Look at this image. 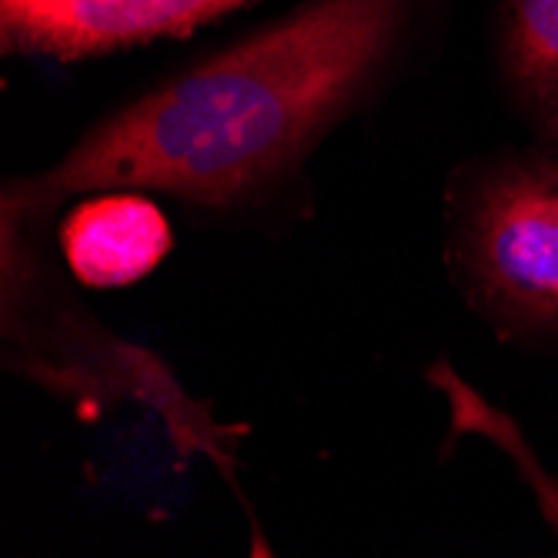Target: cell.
I'll use <instances>...</instances> for the list:
<instances>
[{
    "label": "cell",
    "mask_w": 558,
    "mask_h": 558,
    "mask_svg": "<svg viewBox=\"0 0 558 558\" xmlns=\"http://www.w3.org/2000/svg\"><path fill=\"white\" fill-rule=\"evenodd\" d=\"M459 0H301L90 121L0 218L61 225L81 197L144 191L211 228H288L315 205L325 144L385 105L448 34Z\"/></svg>",
    "instance_id": "obj_1"
},
{
    "label": "cell",
    "mask_w": 558,
    "mask_h": 558,
    "mask_svg": "<svg viewBox=\"0 0 558 558\" xmlns=\"http://www.w3.org/2000/svg\"><path fill=\"white\" fill-rule=\"evenodd\" d=\"M58 228L0 218L4 255V365L44 391L94 409L158 412L168 432L201 451L231 478L238 472L241 428L191 398L155 354L100 325L58 262Z\"/></svg>",
    "instance_id": "obj_2"
},
{
    "label": "cell",
    "mask_w": 558,
    "mask_h": 558,
    "mask_svg": "<svg viewBox=\"0 0 558 558\" xmlns=\"http://www.w3.org/2000/svg\"><path fill=\"white\" fill-rule=\"evenodd\" d=\"M445 271L498 341L558 354V147L472 155L445 181Z\"/></svg>",
    "instance_id": "obj_3"
},
{
    "label": "cell",
    "mask_w": 558,
    "mask_h": 558,
    "mask_svg": "<svg viewBox=\"0 0 558 558\" xmlns=\"http://www.w3.org/2000/svg\"><path fill=\"white\" fill-rule=\"evenodd\" d=\"M262 0H0V54L77 64L184 40Z\"/></svg>",
    "instance_id": "obj_4"
},
{
    "label": "cell",
    "mask_w": 558,
    "mask_h": 558,
    "mask_svg": "<svg viewBox=\"0 0 558 558\" xmlns=\"http://www.w3.org/2000/svg\"><path fill=\"white\" fill-rule=\"evenodd\" d=\"M174 244L155 194L100 191L81 197L58 225L68 271L87 288H128L155 271Z\"/></svg>",
    "instance_id": "obj_5"
},
{
    "label": "cell",
    "mask_w": 558,
    "mask_h": 558,
    "mask_svg": "<svg viewBox=\"0 0 558 558\" xmlns=\"http://www.w3.org/2000/svg\"><path fill=\"white\" fill-rule=\"evenodd\" d=\"M495 64L532 141L558 147V0H505Z\"/></svg>",
    "instance_id": "obj_6"
}]
</instances>
